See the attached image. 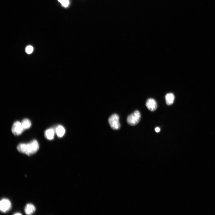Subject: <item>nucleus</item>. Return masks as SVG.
I'll return each mask as SVG.
<instances>
[{
	"mask_svg": "<svg viewBox=\"0 0 215 215\" xmlns=\"http://www.w3.org/2000/svg\"><path fill=\"white\" fill-rule=\"evenodd\" d=\"M39 145L36 140L28 143H21L18 145L17 149L20 152L28 156L31 155L36 153L39 150Z\"/></svg>",
	"mask_w": 215,
	"mask_h": 215,
	"instance_id": "nucleus-1",
	"label": "nucleus"
},
{
	"mask_svg": "<svg viewBox=\"0 0 215 215\" xmlns=\"http://www.w3.org/2000/svg\"><path fill=\"white\" fill-rule=\"evenodd\" d=\"M141 118L140 112L137 110L129 115L127 118L128 124L131 126H134L139 122Z\"/></svg>",
	"mask_w": 215,
	"mask_h": 215,
	"instance_id": "nucleus-2",
	"label": "nucleus"
},
{
	"mask_svg": "<svg viewBox=\"0 0 215 215\" xmlns=\"http://www.w3.org/2000/svg\"><path fill=\"white\" fill-rule=\"evenodd\" d=\"M109 122L112 128L116 130L119 129L120 127L119 122V117L116 114H114L110 117L109 119Z\"/></svg>",
	"mask_w": 215,
	"mask_h": 215,
	"instance_id": "nucleus-3",
	"label": "nucleus"
},
{
	"mask_svg": "<svg viewBox=\"0 0 215 215\" xmlns=\"http://www.w3.org/2000/svg\"><path fill=\"white\" fill-rule=\"evenodd\" d=\"M24 130L20 122L16 121L15 122L12 127L11 130L13 134L15 136H19L21 135Z\"/></svg>",
	"mask_w": 215,
	"mask_h": 215,
	"instance_id": "nucleus-4",
	"label": "nucleus"
},
{
	"mask_svg": "<svg viewBox=\"0 0 215 215\" xmlns=\"http://www.w3.org/2000/svg\"><path fill=\"white\" fill-rule=\"evenodd\" d=\"M11 207V204L8 199H4L0 202V209L3 213H6L10 210Z\"/></svg>",
	"mask_w": 215,
	"mask_h": 215,
	"instance_id": "nucleus-5",
	"label": "nucleus"
},
{
	"mask_svg": "<svg viewBox=\"0 0 215 215\" xmlns=\"http://www.w3.org/2000/svg\"><path fill=\"white\" fill-rule=\"evenodd\" d=\"M146 106L148 109L151 112L155 111L157 107L156 101L152 98L148 100L146 103Z\"/></svg>",
	"mask_w": 215,
	"mask_h": 215,
	"instance_id": "nucleus-6",
	"label": "nucleus"
},
{
	"mask_svg": "<svg viewBox=\"0 0 215 215\" xmlns=\"http://www.w3.org/2000/svg\"><path fill=\"white\" fill-rule=\"evenodd\" d=\"M36 211L35 206L31 204H27L25 207L24 211L26 214L30 215L33 214Z\"/></svg>",
	"mask_w": 215,
	"mask_h": 215,
	"instance_id": "nucleus-7",
	"label": "nucleus"
},
{
	"mask_svg": "<svg viewBox=\"0 0 215 215\" xmlns=\"http://www.w3.org/2000/svg\"><path fill=\"white\" fill-rule=\"evenodd\" d=\"M174 96L172 93H169L167 94L165 97L167 104L169 105H172L174 100Z\"/></svg>",
	"mask_w": 215,
	"mask_h": 215,
	"instance_id": "nucleus-8",
	"label": "nucleus"
},
{
	"mask_svg": "<svg viewBox=\"0 0 215 215\" xmlns=\"http://www.w3.org/2000/svg\"><path fill=\"white\" fill-rule=\"evenodd\" d=\"M45 135L47 139L49 140H52L54 136V131L52 129L48 130L45 132Z\"/></svg>",
	"mask_w": 215,
	"mask_h": 215,
	"instance_id": "nucleus-9",
	"label": "nucleus"
},
{
	"mask_svg": "<svg viewBox=\"0 0 215 215\" xmlns=\"http://www.w3.org/2000/svg\"><path fill=\"white\" fill-rule=\"evenodd\" d=\"M23 127L24 130L29 129L31 126V123L30 120L27 118L23 119L21 122Z\"/></svg>",
	"mask_w": 215,
	"mask_h": 215,
	"instance_id": "nucleus-10",
	"label": "nucleus"
},
{
	"mask_svg": "<svg viewBox=\"0 0 215 215\" xmlns=\"http://www.w3.org/2000/svg\"><path fill=\"white\" fill-rule=\"evenodd\" d=\"M56 132L58 137H61L64 135L65 133V130L62 125H59L56 129Z\"/></svg>",
	"mask_w": 215,
	"mask_h": 215,
	"instance_id": "nucleus-11",
	"label": "nucleus"
},
{
	"mask_svg": "<svg viewBox=\"0 0 215 215\" xmlns=\"http://www.w3.org/2000/svg\"><path fill=\"white\" fill-rule=\"evenodd\" d=\"M58 1L65 8L68 7L69 5V0H58Z\"/></svg>",
	"mask_w": 215,
	"mask_h": 215,
	"instance_id": "nucleus-12",
	"label": "nucleus"
},
{
	"mask_svg": "<svg viewBox=\"0 0 215 215\" xmlns=\"http://www.w3.org/2000/svg\"><path fill=\"white\" fill-rule=\"evenodd\" d=\"M33 48L31 46H29L27 47L26 49V52L30 54L33 51Z\"/></svg>",
	"mask_w": 215,
	"mask_h": 215,
	"instance_id": "nucleus-13",
	"label": "nucleus"
},
{
	"mask_svg": "<svg viewBox=\"0 0 215 215\" xmlns=\"http://www.w3.org/2000/svg\"><path fill=\"white\" fill-rule=\"evenodd\" d=\"M155 132L157 133L159 132L160 130V128L158 127H156L155 129Z\"/></svg>",
	"mask_w": 215,
	"mask_h": 215,
	"instance_id": "nucleus-14",
	"label": "nucleus"
},
{
	"mask_svg": "<svg viewBox=\"0 0 215 215\" xmlns=\"http://www.w3.org/2000/svg\"><path fill=\"white\" fill-rule=\"evenodd\" d=\"M22 214L21 213H19V212L16 213L14 214V215H22Z\"/></svg>",
	"mask_w": 215,
	"mask_h": 215,
	"instance_id": "nucleus-15",
	"label": "nucleus"
}]
</instances>
